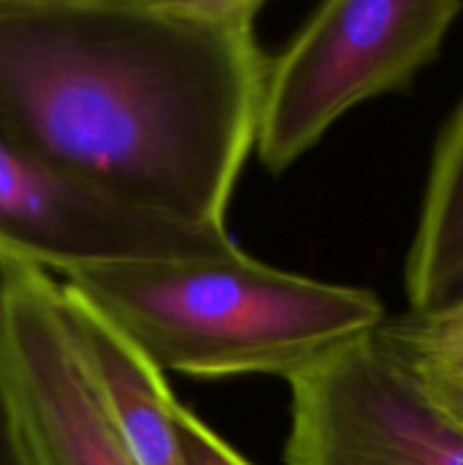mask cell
I'll return each instance as SVG.
<instances>
[{
    "label": "cell",
    "instance_id": "obj_12",
    "mask_svg": "<svg viewBox=\"0 0 463 465\" xmlns=\"http://www.w3.org/2000/svg\"><path fill=\"white\" fill-rule=\"evenodd\" d=\"M404 318H407L420 334L436 341H443V343L449 345H461L463 348V307L449 309V312L440 313L404 312Z\"/></svg>",
    "mask_w": 463,
    "mask_h": 465
},
{
    "label": "cell",
    "instance_id": "obj_9",
    "mask_svg": "<svg viewBox=\"0 0 463 465\" xmlns=\"http://www.w3.org/2000/svg\"><path fill=\"white\" fill-rule=\"evenodd\" d=\"M386 357L393 359L422 393L463 430V348L420 334L411 322L398 316L386 321L372 334Z\"/></svg>",
    "mask_w": 463,
    "mask_h": 465
},
{
    "label": "cell",
    "instance_id": "obj_3",
    "mask_svg": "<svg viewBox=\"0 0 463 465\" xmlns=\"http://www.w3.org/2000/svg\"><path fill=\"white\" fill-rule=\"evenodd\" d=\"M458 0H331L268 59L257 121L263 168L289 171L366 100L409 89L438 57Z\"/></svg>",
    "mask_w": 463,
    "mask_h": 465
},
{
    "label": "cell",
    "instance_id": "obj_4",
    "mask_svg": "<svg viewBox=\"0 0 463 465\" xmlns=\"http://www.w3.org/2000/svg\"><path fill=\"white\" fill-rule=\"evenodd\" d=\"M372 334L289 380L286 465H463L461 427Z\"/></svg>",
    "mask_w": 463,
    "mask_h": 465
},
{
    "label": "cell",
    "instance_id": "obj_8",
    "mask_svg": "<svg viewBox=\"0 0 463 465\" xmlns=\"http://www.w3.org/2000/svg\"><path fill=\"white\" fill-rule=\"evenodd\" d=\"M404 293L413 313L463 307V100L431 154L404 263Z\"/></svg>",
    "mask_w": 463,
    "mask_h": 465
},
{
    "label": "cell",
    "instance_id": "obj_11",
    "mask_svg": "<svg viewBox=\"0 0 463 465\" xmlns=\"http://www.w3.org/2000/svg\"><path fill=\"white\" fill-rule=\"evenodd\" d=\"M177 436L184 450L186 465H252L236 452L222 436H218L204 420L177 400L175 409Z\"/></svg>",
    "mask_w": 463,
    "mask_h": 465
},
{
    "label": "cell",
    "instance_id": "obj_10",
    "mask_svg": "<svg viewBox=\"0 0 463 465\" xmlns=\"http://www.w3.org/2000/svg\"><path fill=\"white\" fill-rule=\"evenodd\" d=\"M0 465H41L27 431L0 312Z\"/></svg>",
    "mask_w": 463,
    "mask_h": 465
},
{
    "label": "cell",
    "instance_id": "obj_7",
    "mask_svg": "<svg viewBox=\"0 0 463 465\" xmlns=\"http://www.w3.org/2000/svg\"><path fill=\"white\" fill-rule=\"evenodd\" d=\"M62 295L77 348L132 459L139 465H186L172 413L177 398L163 372L64 284Z\"/></svg>",
    "mask_w": 463,
    "mask_h": 465
},
{
    "label": "cell",
    "instance_id": "obj_6",
    "mask_svg": "<svg viewBox=\"0 0 463 465\" xmlns=\"http://www.w3.org/2000/svg\"><path fill=\"white\" fill-rule=\"evenodd\" d=\"M0 312L27 431L41 465H139L82 357L62 280L0 263Z\"/></svg>",
    "mask_w": 463,
    "mask_h": 465
},
{
    "label": "cell",
    "instance_id": "obj_2",
    "mask_svg": "<svg viewBox=\"0 0 463 465\" xmlns=\"http://www.w3.org/2000/svg\"><path fill=\"white\" fill-rule=\"evenodd\" d=\"M62 284L159 372L204 380L289 381L389 316L372 291L272 268L243 250L100 263Z\"/></svg>",
    "mask_w": 463,
    "mask_h": 465
},
{
    "label": "cell",
    "instance_id": "obj_5",
    "mask_svg": "<svg viewBox=\"0 0 463 465\" xmlns=\"http://www.w3.org/2000/svg\"><path fill=\"white\" fill-rule=\"evenodd\" d=\"M236 250L227 227L191 225L118 203L53 171L0 132V263L66 280L100 263Z\"/></svg>",
    "mask_w": 463,
    "mask_h": 465
},
{
    "label": "cell",
    "instance_id": "obj_1",
    "mask_svg": "<svg viewBox=\"0 0 463 465\" xmlns=\"http://www.w3.org/2000/svg\"><path fill=\"white\" fill-rule=\"evenodd\" d=\"M263 0H0V132L118 203L227 227Z\"/></svg>",
    "mask_w": 463,
    "mask_h": 465
}]
</instances>
